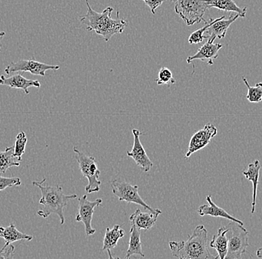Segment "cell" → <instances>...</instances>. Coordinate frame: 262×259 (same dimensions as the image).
Returning a JSON list of instances; mask_svg holds the SVG:
<instances>
[{
  "label": "cell",
  "mask_w": 262,
  "mask_h": 259,
  "mask_svg": "<svg viewBox=\"0 0 262 259\" xmlns=\"http://www.w3.org/2000/svg\"><path fill=\"white\" fill-rule=\"evenodd\" d=\"M88 7V12L80 18L82 24L86 26L89 32L94 31L101 35L104 42H107L115 34H122L127 26V22L119 19V12H117V19H112L111 14L114 11L112 7H107L102 12H96L92 9L89 1L84 0Z\"/></svg>",
  "instance_id": "obj_1"
},
{
  "label": "cell",
  "mask_w": 262,
  "mask_h": 259,
  "mask_svg": "<svg viewBox=\"0 0 262 259\" xmlns=\"http://www.w3.org/2000/svg\"><path fill=\"white\" fill-rule=\"evenodd\" d=\"M173 257L180 259H217L208 249V231L204 225L196 226L188 240L169 242Z\"/></svg>",
  "instance_id": "obj_2"
},
{
  "label": "cell",
  "mask_w": 262,
  "mask_h": 259,
  "mask_svg": "<svg viewBox=\"0 0 262 259\" xmlns=\"http://www.w3.org/2000/svg\"><path fill=\"white\" fill-rule=\"evenodd\" d=\"M47 178H43L41 182H32L33 185L37 186L40 190L42 197L39 203L42 206V209L37 211V215L40 217L47 218L51 214H55L60 217V224L63 225L65 223L64 209L70 200L78 197L76 194L66 195L63 189L59 185L50 186L43 185Z\"/></svg>",
  "instance_id": "obj_3"
},
{
  "label": "cell",
  "mask_w": 262,
  "mask_h": 259,
  "mask_svg": "<svg viewBox=\"0 0 262 259\" xmlns=\"http://www.w3.org/2000/svg\"><path fill=\"white\" fill-rule=\"evenodd\" d=\"M174 3V11L188 26L205 23L204 15L209 9L206 0H171Z\"/></svg>",
  "instance_id": "obj_4"
},
{
  "label": "cell",
  "mask_w": 262,
  "mask_h": 259,
  "mask_svg": "<svg viewBox=\"0 0 262 259\" xmlns=\"http://www.w3.org/2000/svg\"><path fill=\"white\" fill-rule=\"evenodd\" d=\"M228 251L225 259H240L242 255L247 252L249 246V232L238 223L231 221L227 226Z\"/></svg>",
  "instance_id": "obj_5"
},
{
  "label": "cell",
  "mask_w": 262,
  "mask_h": 259,
  "mask_svg": "<svg viewBox=\"0 0 262 259\" xmlns=\"http://www.w3.org/2000/svg\"><path fill=\"white\" fill-rule=\"evenodd\" d=\"M73 151L82 175L88 180V185L85 188V191L88 193L98 192L100 191V185H101V182L98 180L101 172L98 169L96 158L86 155L76 147H74Z\"/></svg>",
  "instance_id": "obj_6"
},
{
  "label": "cell",
  "mask_w": 262,
  "mask_h": 259,
  "mask_svg": "<svg viewBox=\"0 0 262 259\" xmlns=\"http://www.w3.org/2000/svg\"><path fill=\"white\" fill-rule=\"evenodd\" d=\"M111 189L115 196L119 198V201H125L127 203H135L148 210L153 214H161L160 209H153L147 205L139 194V186L132 185L122 180H115L111 182Z\"/></svg>",
  "instance_id": "obj_7"
},
{
  "label": "cell",
  "mask_w": 262,
  "mask_h": 259,
  "mask_svg": "<svg viewBox=\"0 0 262 259\" xmlns=\"http://www.w3.org/2000/svg\"><path fill=\"white\" fill-rule=\"evenodd\" d=\"M60 66L57 65H49L42 62H37L34 58L28 59V60H19L18 62H11L8 67L5 69L6 74L9 75L14 73H23V72H29L34 75H40L44 77L47 70H57Z\"/></svg>",
  "instance_id": "obj_8"
},
{
  "label": "cell",
  "mask_w": 262,
  "mask_h": 259,
  "mask_svg": "<svg viewBox=\"0 0 262 259\" xmlns=\"http://www.w3.org/2000/svg\"><path fill=\"white\" fill-rule=\"evenodd\" d=\"M78 211L75 217L77 222H82L84 225L85 232L86 236H91L96 233V229L92 226V220H93L94 210L102 203V200L97 199L95 201H90L88 200V196L83 195L78 199Z\"/></svg>",
  "instance_id": "obj_9"
},
{
  "label": "cell",
  "mask_w": 262,
  "mask_h": 259,
  "mask_svg": "<svg viewBox=\"0 0 262 259\" xmlns=\"http://www.w3.org/2000/svg\"><path fill=\"white\" fill-rule=\"evenodd\" d=\"M217 134V129L215 126L210 123L206 124L202 129L191 136L185 158H189L194 152L205 148Z\"/></svg>",
  "instance_id": "obj_10"
},
{
  "label": "cell",
  "mask_w": 262,
  "mask_h": 259,
  "mask_svg": "<svg viewBox=\"0 0 262 259\" xmlns=\"http://www.w3.org/2000/svg\"><path fill=\"white\" fill-rule=\"evenodd\" d=\"M133 135H134V144L132 150L127 151V156L130 157L135 161L137 166L140 167L144 172L150 171V169L154 166V163L149 157L147 156L146 152L140 142V135L142 132L139 129H132Z\"/></svg>",
  "instance_id": "obj_11"
},
{
  "label": "cell",
  "mask_w": 262,
  "mask_h": 259,
  "mask_svg": "<svg viewBox=\"0 0 262 259\" xmlns=\"http://www.w3.org/2000/svg\"><path fill=\"white\" fill-rule=\"evenodd\" d=\"M238 17H240V16L237 14L235 16L231 15L227 19H224L225 17L222 16L221 19L209 26L205 32V33L206 34L205 36H206V38L208 39V42L214 43L216 38H224L229 26L236 21Z\"/></svg>",
  "instance_id": "obj_12"
},
{
  "label": "cell",
  "mask_w": 262,
  "mask_h": 259,
  "mask_svg": "<svg viewBox=\"0 0 262 259\" xmlns=\"http://www.w3.org/2000/svg\"><path fill=\"white\" fill-rule=\"evenodd\" d=\"M0 85L22 90L27 95L29 93V88H40L41 86L40 82L25 78L21 73H18L8 78L4 75H0Z\"/></svg>",
  "instance_id": "obj_13"
},
{
  "label": "cell",
  "mask_w": 262,
  "mask_h": 259,
  "mask_svg": "<svg viewBox=\"0 0 262 259\" xmlns=\"http://www.w3.org/2000/svg\"><path fill=\"white\" fill-rule=\"evenodd\" d=\"M222 47L221 44H213L207 42L198 50L195 55L188 57L186 62L191 64L194 61L201 60L206 62L208 65H213L214 60L219 57V51Z\"/></svg>",
  "instance_id": "obj_14"
},
{
  "label": "cell",
  "mask_w": 262,
  "mask_h": 259,
  "mask_svg": "<svg viewBox=\"0 0 262 259\" xmlns=\"http://www.w3.org/2000/svg\"><path fill=\"white\" fill-rule=\"evenodd\" d=\"M206 201L208 202L209 205H202L198 209V213L201 217L209 215L214 217L225 218V219H228L230 221L238 223L241 225L244 226L243 221L237 219L236 217H233V216L230 215L225 210L221 209L219 206H217L212 201V196L210 195H208L206 196Z\"/></svg>",
  "instance_id": "obj_15"
},
{
  "label": "cell",
  "mask_w": 262,
  "mask_h": 259,
  "mask_svg": "<svg viewBox=\"0 0 262 259\" xmlns=\"http://www.w3.org/2000/svg\"><path fill=\"white\" fill-rule=\"evenodd\" d=\"M229 229L227 226H221L217 229V233L213 236L212 241L209 243V247L217 251V258L225 259L228 251V238L227 232Z\"/></svg>",
  "instance_id": "obj_16"
},
{
  "label": "cell",
  "mask_w": 262,
  "mask_h": 259,
  "mask_svg": "<svg viewBox=\"0 0 262 259\" xmlns=\"http://www.w3.org/2000/svg\"><path fill=\"white\" fill-rule=\"evenodd\" d=\"M261 164L259 161L255 160L248 165L245 171H243L244 176L247 180L253 183V200H252V214L255 211V204H256L257 189H258V180H259L260 170Z\"/></svg>",
  "instance_id": "obj_17"
},
{
  "label": "cell",
  "mask_w": 262,
  "mask_h": 259,
  "mask_svg": "<svg viewBox=\"0 0 262 259\" xmlns=\"http://www.w3.org/2000/svg\"><path fill=\"white\" fill-rule=\"evenodd\" d=\"M130 223L129 247L126 252L124 258H130L133 255H139L142 258H145V255L142 252V242H141V229H139L132 221H130Z\"/></svg>",
  "instance_id": "obj_18"
},
{
  "label": "cell",
  "mask_w": 262,
  "mask_h": 259,
  "mask_svg": "<svg viewBox=\"0 0 262 259\" xmlns=\"http://www.w3.org/2000/svg\"><path fill=\"white\" fill-rule=\"evenodd\" d=\"M124 236V231L120 225H115L112 229L107 227L103 241V251H107L110 258H114L111 255V250L117 246L118 242Z\"/></svg>",
  "instance_id": "obj_19"
},
{
  "label": "cell",
  "mask_w": 262,
  "mask_h": 259,
  "mask_svg": "<svg viewBox=\"0 0 262 259\" xmlns=\"http://www.w3.org/2000/svg\"><path fill=\"white\" fill-rule=\"evenodd\" d=\"M160 214L142 212L140 209H137L130 216V221H132L135 225L140 229L150 230L157 223V218Z\"/></svg>",
  "instance_id": "obj_20"
},
{
  "label": "cell",
  "mask_w": 262,
  "mask_h": 259,
  "mask_svg": "<svg viewBox=\"0 0 262 259\" xmlns=\"http://www.w3.org/2000/svg\"><path fill=\"white\" fill-rule=\"evenodd\" d=\"M208 8L217 9L228 12L236 13L240 17H245L247 7L241 8L233 0H206Z\"/></svg>",
  "instance_id": "obj_21"
},
{
  "label": "cell",
  "mask_w": 262,
  "mask_h": 259,
  "mask_svg": "<svg viewBox=\"0 0 262 259\" xmlns=\"http://www.w3.org/2000/svg\"><path fill=\"white\" fill-rule=\"evenodd\" d=\"M0 237L4 239L6 244H11L19 241L31 242L33 239L32 235L19 232L13 224L6 228L0 227Z\"/></svg>",
  "instance_id": "obj_22"
},
{
  "label": "cell",
  "mask_w": 262,
  "mask_h": 259,
  "mask_svg": "<svg viewBox=\"0 0 262 259\" xmlns=\"http://www.w3.org/2000/svg\"><path fill=\"white\" fill-rule=\"evenodd\" d=\"M19 165L20 161L14 155V147H8L3 152H0V174H5L8 169Z\"/></svg>",
  "instance_id": "obj_23"
},
{
  "label": "cell",
  "mask_w": 262,
  "mask_h": 259,
  "mask_svg": "<svg viewBox=\"0 0 262 259\" xmlns=\"http://www.w3.org/2000/svg\"><path fill=\"white\" fill-rule=\"evenodd\" d=\"M242 79L248 89V93L247 95V101L253 103H261L262 101V83H257L255 86H251L245 77H242Z\"/></svg>",
  "instance_id": "obj_24"
},
{
  "label": "cell",
  "mask_w": 262,
  "mask_h": 259,
  "mask_svg": "<svg viewBox=\"0 0 262 259\" xmlns=\"http://www.w3.org/2000/svg\"><path fill=\"white\" fill-rule=\"evenodd\" d=\"M221 17L216 18V19H212V18H211V19H209V22L206 23V26L201 28V29H198V30L194 31V32H192V33L190 34L189 37H188V43H189L190 44H198L202 42L204 39H206V36L204 35L205 32H206V29H207L209 26L212 25L214 22H216V21L221 19Z\"/></svg>",
  "instance_id": "obj_25"
},
{
  "label": "cell",
  "mask_w": 262,
  "mask_h": 259,
  "mask_svg": "<svg viewBox=\"0 0 262 259\" xmlns=\"http://www.w3.org/2000/svg\"><path fill=\"white\" fill-rule=\"evenodd\" d=\"M15 144L14 146V153L16 158L19 161H22L23 155L26 151V144H27V137L24 132H20L16 136Z\"/></svg>",
  "instance_id": "obj_26"
},
{
  "label": "cell",
  "mask_w": 262,
  "mask_h": 259,
  "mask_svg": "<svg viewBox=\"0 0 262 259\" xmlns=\"http://www.w3.org/2000/svg\"><path fill=\"white\" fill-rule=\"evenodd\" d=\"M158 85H172L176 83L171 70L167 67H162L159 71L158 78L156 79Z\"/></svg>",
  "instance_id": "obj_27"
},
{
  "label": "cell",
  "mask_w": 262,
  "mask_h": 259,
  "mask_svg": "<svg viewBox=\"0 0 262 259\" xmlns=\"http://www.w3.org/2000/svg\"><path fill=\"white\" fill-rule=\"evenodd\" d=\"M19 185H21V180L18 177L8 178V177L0 176V191L6 188H11L13 186H19Z\"/></svg>",
  "instance_id": "obj_28"
},
{
  "label": "cell",
  "mask_w": 262,
  "mask_h": 259,
  "mask_svg": "<svg viewBox=\"0 0 262 259\" xmlns=\"http://www.w3.org/2000/svg\"><path fill=\"white\" fill-rule=\"evenodd\" d=\"M14 252V247L12 244H5L4 247L0 250V259L11 258Z\"/></svg>",
  "instance_id": "obj_29"
},
{
  "label": "cell",
  "mask_w": 262,
  "mask_h": 259,
  "mask_svg": "<svg viewBox=\"0 0 262 259\" xmlns=\"http://www.w3.org/2000/svg\"><path fill=\"white\" fill-rule=\"evenodd\" d=\"M144 3L146 6L150 8V11H151L152 14H156V10L158 9L160 6L166 1V0H143Z\"/></svg>",
  "instance_id": "obj_30"
},
{
  "label": "cell",
  "mask_w": 262,
  "mask_h": 259,
  "mask_svg": "<svg viewBox=\"0 0 262 259\" xmlns=\"http://www.w3.org/2000/svg\"><path fill=\"white\" fill-rule=\"evenodd\" d=\"M6 36V32H0V52L2 51V41H3V37Z\"/></svg>",
  "instance_id": "obj_31"
},
{
  "label": "cell",
  "mask_w": 262,
  "mask_h": 259,
  "mask_svg": "<svg viewBox=\"0 0 262 259\" xmlns=\"http://www.w3.org/2000/svg\"><path fill=\"white\" fill-rule=\"evenodd\" d=\"M256 255L258 258H262V247H260V248L256 251Z\"/></svg>",
  "instance_id": "obj_32"
}]
</instances>
